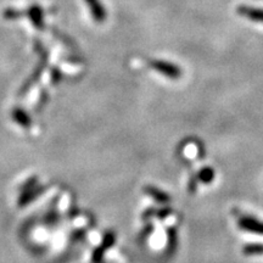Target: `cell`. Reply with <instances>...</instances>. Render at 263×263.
I'll use <instances>...</instances> for the list:
<instances>
[{
	"instance_id": "cell-1",
	"label": "cell",
	"mask_w": 263,
	"mask_h": 263,
	"mask_svg": "<svg viewBox=\"0 0 263 263\" xmlns=\"http://www.w3.org/2000/svg\"><path fill=\"white\" fill-rule=\"evenodd\" d=\"M151 68L154 71L159 72L162 76H166L170 80H179L182 77V70L178 65H174L172 62L162 60H153L149 62Z\"/></svg>"
},
{
	"instance_id": "cell-2",
	"label": "cell",
	"mask_w": 263,
	"mask_h": 263,
	"mask_svg": "<svg viewBox=\"0 0 263 263\" xmlns=\"http://www.w3.org/2000/svg\"><path fill=\"white\" fill-rule=\"evenodd\" d=\"M85 4L89 6L90 14L93 16L94 21L97 24H103L107 17L106 10H105L103 3L100 0H84Z\"/></svg>"
},
{
	"instance_id": "cell-3",
	"label": "cell",
	"mask_w": 263,
	"mask_h": 263,
	"mask_svg": "<svg viewBox=\"0 0 263 263\" xmlns=\"http://www.w3.org/2000/svg\"><path fill=\"white\" fill-rule=\"evenodd\" d=\"M236 12L242 17L249 18L250 21L258 22V24H263V9L252 8V6L248 5H240L236 9Z\"/></svg>"
},
{
	"instance_id": "cell-4",
	"label": "cell",
	"mask_w": 263,
	"mask_h": 263,
	"mask_svg": "<svg viewBox=\"0 0 263 263\" xmlns=\"http://www.w3.org/2000/svg\"><path fill=\"white\" fill-rule=\"evenodd\" d=\"M239 227L246 232L255 233V234L263 235V222H259L257 219L252 218L249 216H242L239 219Z\"/></svg>"
},
{
	"instance_id": "cell-5",
	"label": "cell",
	"mask_w": 263,
	"mask_h": 263,
	"mask_svg": "<svg viewBox=\"0 0 263 263\" xmlns=\"http://www.w3.org/2000/svg\"><path fill=\"white\" fill-rule=\"evenodd\" d=\"M26 15L28 16L34 27L42 29L44 27V17H43V9L38 5H32L26 10Z\"/></svg>"
},
{
	"instance_id": "cell-6",
	"label": "cell",
	"mask_w": 263,
	"mask_h": 263,
	"mask_svg": "<svg viewBox=\"0 0 263 263\" xmlns=\"http://www.w3.org/2000/svg\"><path fill=\"white\" fill-rule=\"evenodd\" d=\"M145 192L147 193V195L153 197V199L159 203H168L170 200H171L168 194L161 192L160 189L154 188V186H146Z\"/></svg>"
},
{
	"instance_id": "cell-7",
	"label": "cell",
	"mask_w": 263,
	"mask_h": 263,
	"mask_svg": "<svg viewBox=\"0 0 263 263\" xmlns=\"http://www.w3.org/2000/svg\"><path fill=\"white\" fill-rule=\"evenodd\" d=\"M213 178H215V172H213V170L210 168V167H205V168H202L199 172V174H197V179L205 184L211 183Z\"/></svg>"
},
{
	"instance_id": "cell-8",
	"label": "cell",
	"mask_w": 263,
	"mask_h": 263,
	"mask_svg": "<svg viewBox=\"0 0 263 263\" xmlns=\"http://www.w3.org/2000/svg\"><path fill=\"white\" fill-rule=\"evenodd\" d=\"M244 254L248 256L263 255V244H249L244 248Z\"/></svg>"
},
{
	"instance_id": "cell-9",
	"label": "cell",
	"mask_w": 263,
	"mask_h": 263,
	"mask_svg": "<svg viewBox=\"0 0 263 263\" xmlns=\"http://www.w3.org/2000/svg\"><path fill=\"white\" fill-rule=\"evenodd\" d=\"M25 15L26 12H22L20 11V10H15V9H6L4 14H3V16H4L6 20H17Z\"/></svg>"
},
{
	"instance_id": "cell-10",
	"label": "cell",
	"mask_w": 263,
	"mask_h": 263,
	"mask_svg": "<svg viewBox=\"0 0 263 263\" xmlns=\"http://www.w3.org/2000/svg\"><path fill=\"white\" fill-rule=\"evenodd\" d=\"M176 242H177V235H176V232H174L173 229H170L168 230V252L173 251L174 249H176Z\"/></svg>"
},
{
	"instance_id": "cell-11",
	"label": "cell",
	"mask_w": 263,
	"mask_h": 263,
	"mask_svg": "<svg viewBox=\"0 0 263 263\" xmlns=\"http://www.w3.org/2000/svg\"><path fill=\"white\" fill-rule=\"evenodd\" d=\"M155 213V216L159 217V218H164V217H167L171 213V210L170 209H162V210H156V211H153Z\"/></svg>"
}]
</instances>
